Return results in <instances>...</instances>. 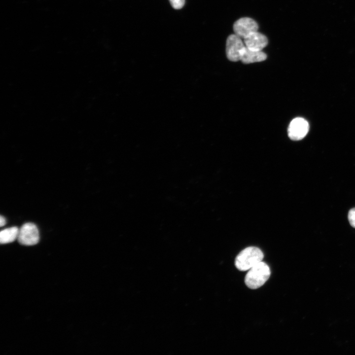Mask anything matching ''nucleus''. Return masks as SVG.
I'll list each match as a JSON object with an SVG mask.
<instances>
[{"label": "nucleus", "instance_id": "f257e3e1", "mask_svg": "<svg viewBox=\"0 0 355 355\" xmlns=\"http://www.w3.org/2000/svg\"><path fill=\"white\" fill-rule=\"evenodd\" d=\"M271 274L268 265L261 261L250 269L247 273L245 283L250 289H256L262 286L268 280Z\"/></svg>", "mask_w": 355, "mask_h": 355}, {"label": "nucleus", "instance_id": "f03ea898", "mask_svg": "<svg viewBox=\"0 0 355 355\" xmlns=\"http://www.w3.org/2000/svg\"><path fill=\"white\" fill-rule=\"evenodd\" d=\"M263 257L264 254L259 248L255 247H248L237 255L235 265L239 270L245 271L262 261Z\"/></svg>", "mask_w": 355, "mask_h": 355}, {"label": "nucleus", "instance_id": "7ed1b4c3", "mask_svg": "<svg viewBox=\"0 0 355 355\" xmlns=\"http://www.w3.org/2000/svg\"><path fill=\"white\" fill-rule=\"evenodd\" d=\"M39 238L37 226L33 223L28 222L24 224L19 229L17 239L21 245L32 246L38 242Z\"/></svg>", "mask_w": 355, "mask_h": 355}, {"label": "nucleus", "instance_id": "20e7f679", "mask_svg": "<svg viewBox=\"0 0 355 355\" xmlns=\"http://www.w3.org/2000/svg\"><path fill=\"white\" fill-rule=\"evenodd\" d=\"M242 38L233 34L228 36L226 43V53L228 60L237 62L241 59L242 52L245 47Z\"/></svg>", "mask_w": 355, "mask_h": 355}, {"label": "nucleus", "instance_id": "39448f33", "mask_svg": "<svg viewBox=\"0 0 355 355\" xmlns=\"http://www.w3.org/2000/svg\"><path fill=\"white\" fill-rule=\"evenodd\" d=\"M309 129L308 122L303 118L297 117L290 123L288 128V135L293 141H299L306 136Z\"/></svg>", "mask_w": 355, "mask_h": 355}, {"label": "nucleus", "instance_id": "423d86ee", "mask_svg": "<svg viewBox=\"0 0 355 355\" xmlns=\"http://www.w3.org/2000/svg\"><path fill=\"white\" fill-rule=\"evenodd\" d=\"M258 29L257 23L249 17L241 18L237 20L233 25L235 34L243 39L250 34L257 32Z\"/></svg>", "mask_w": 355, "mask_h": 355}, {"label": "nucleus", "instance_id": "0eeeda50", "mask_svg": "<svg viewBox=\"0 0 355 355\" xmlns=\"http://www.w3.org/2000/svg\"><path fill=\"white\" fill-rule=\"evenodd\" d=\"M246 47L254 50L262 51L268 44L267 37L259 32H255L244 38Z\"/></svg>", "mask_w": 355, "mask_h": 355}, {"label": "nucleus", "instance_id": "6e6552de", "mask_svg": "<svg viewBox=\"0 0 355 355\" xmlns=\"http://www.w3.org/2000/svg\"><path fill=\"white\" fill-rule=\"evenodd\" d=\"M266 58V54L262 51L251 50L245 46L242 52L240 60L244 64H250L263 61Z\"/></svg>", "mask_w": 355, "mask_h": 355}, {"label": "nucleus", "instance_id": "1a4fd4ad", "mask_svg": "<svg viewBox=\"0 0 355 355\" xmlns=\"http://www.w3.org/2000/svg\"><path fill=\"white\" fill-rule=\"evenodd\" d=\"M19 229L14 226L6 228L0 232V242L1 244H7L14 241L18 238Z\"/></svg>", "mask_w": 355, "mask_h": 355}, {"label": "nucleus", "instance_id": "9d476101", "mask_svg": "<svg viewBox=\"0 0 355 355\" xmlns=\"http://www.w3.org/2000/svg\"><path fill=\"white\" fill-rule=\"evenodd\" d=\"M172 6L176 9L181 8L185 3V0H169Z\"/></svg>", "mask_w": 355, "mask_h": 355}, {"label": "nucleus", "instance_id": "9b49d317", "mask_svg": "<svg viewBox=\"0 0 355 355\" xmlns=\"http://www.w3.org/2000/svg\"><path fill=\"white\" fill-rule=\"evenodd\" d=\"M348 219L351 225L355 228V208L351 209L348 213Z\"/></svg>", "mask_w": 355, "mask_h": 355}, {"label": "nucleus", "instance_id": "f8f14e48", "mask_svg": "<svg viewBox=\"0 0 355 355\" xmlns=\"http://www.w3.org/2000/svg\"><path fill=\"white\" fill-rule=\"evenodd\" d=\"M6 223V220L5 218L2 216V215L0 217V227H2L4 226Z\"/></svg>", "mask_w": 355, "mask_h": 355}]
</instances>
